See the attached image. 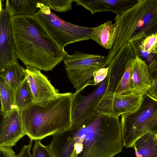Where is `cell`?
I'll list each match as a JSON object with an SVG mask.
<instances>
[{"mask_svg":"<svg viewBox=\"0 0 157 157\" xmlns=\"http://www.w3.org/2000/svg\"><path fill=\"white\" fill-rule=\"evenodd\" d=\"M17 57L26 66L52 71L67 53L34 15L10 17Z\"/></svg>","mask_w":157,"mask_h":157,"instance_id":"6da1fadb","label":"cell"},{"mask_svg":"<svg viewBox=\"0 0 157 157\" xmlns=\"http://www.w3.org/2000/svg\"><path fill=\"white\" fill-rule=\"evenodd\" d=\"M70 129L73 136L74 157H114L122 151L118 117L98 112Z\"/></svg>","mask_w":157,"mask_h":157,"instance_id":"7a4b0ae2","label":"cell"},{"mask_svg":"<svg viewBox=\"0 0 157 157\" xmlns=\"http://www.w3.org/2000/svg\"><path fill=\"white\" fill-rule=\"evenodd\" d=\"M72 94L59 93L33 102L20 111L24 130L30 140H41L71 127Z\"/></svg>","mask_w":157,"mask_h":157,"instance_id":"3957f363","label":"cell"},{"mask_svg":"<svg viewBox=\"0 0 157 157\" xmlns=\"http://www.w3.org/2000/svg\"><path fill=\"white\" fill-rule=\"evenodd\" d=\"M114 21L118 25V33L105 58L107 66L123 45L157 33V0H138L134 6L116 15Z\"/></svg>","mask_w":157,"mask_h":157,"instance_id":"277c9868","label":"cell"},{"mask_svg":"<svg viewBox=\"0 0 157 157\" xmlns=\"http://www.w3.org/2000/svg\"><path fill=\"white\" fill-rule=\"evenodd\" d=\"M41 1L37 4L40 10L34 15L63 49L71 43L92 39L97 27H82L66 21L52 13L50 8Z\"/></svg>","mask_w":157,"mask_h":157,"instance_id":"5b68a950","label":"cell"},{"mask_svg":"<svg viewBox=\"0 0 157 157\" xmlns=\"http://www.w3.org/2000/svg\"><path fill=\"white\" fill-rule=\"evenodd\" d=\"M157 111V100L148 93L144 96L134 111L121 115L120 122L123 147H132L140 136L151 131V121Z\"/></svg>","mask_w":157,"mask_h":157,"instance_id":"8992f818","label":"cell"},{"mask_svg":"<svg viewBox=\"0 0 157 157\" xmlns=\"http://www.w3.org/2000/svg\"><path fill=\"white\" fill-rule=\"evenodd\" d=\"M105 56L75 51L67 53L63 59L67 75L76 91H83L86 86L93 85L94 73L106 66Z\"/></svg>","mask_w":157,"mask_h":157,"instance_id":"52a82bcc","label":"cell"},{"mask_svg":"<svg viewBox=\"0 0 157 157\" xmlns=\"http://www.w3.org/2000/svg\"><path fill=\"white\" fill-rule=\"evenodd\" d=\"M98 84L94 90L86 96L82 94V90L72 94L71 128L78 126L97 113L96 107L107 86V78Z\"/></svg>","mask_w":157,"mask_h":157,"instance_id":"ba28073f","label":"cell"},{"mask_svg":"<svg viewBox=\"0 0 157 157\" xmlns=\"http://www.w3.org/2000/svg\"><path fill=\"white\" fill-rule=\"evenodd\" d=\"M144 95L134 91L125 94L109 93L104 95L96 108L97 112L119 117L136 109L141 102Z\"/></svg>","mask_w":157,"mask_h":157,"instance_id":"9c48e42d","label":"cell"},{"mask_svg":"<svg viewBox=\"0 0 157 157\" xmlns=\"http://www.w3.org/2000/svg\"><path fill=\"white\" fill-rule=\"evenodd\" d=\"M0 126V146L11 147L24 136L20 111L13 109L2 115Z\"/></svg>","mask_w":157,"mask_h":157,"instance_id":"30bf717a","label":"cell"},{"mask_svg":"<svg viewBox=\"0 0 157 157\" xmlns=\"http://www.w3.org/2000/svg\"><path fill=\"white\" fill-rule=\"evenodd\" d=\"M1 3L0 12V70L18 61L13 38L10 17Z\"/></svg>","mask_w":157,"mask_h":157,"instance_id":"8fae6325","label":"cell"},{"mask_svg":"<svg viewBox=\"0 0 157 157\" xmlns=\"http://www.w3.org/2000/svg\"><path fill=\"white\" fill-rule=\"evenodd\" d=\"M135 57L130 43L123 45L115 54L108 67V84L104 94L114 93L126 70L128 62Z\"/></svg>","mask_w":157,"mask_h":157,"instance_id":"7c38bea8","label":"cell"},{"mask_svg":"<svg viewBox=\"0 0 157 157\" xmlns=\"http://www.w3.org/2000/svg\"><path fill=\"white\" fill-rule=\"evenodd\" d=\"M25 71L33 96L34 102L48 100L59 94V91L52 85L40 70L32 67L27 66Z\"/></svg>","mask_w":157,"mask_h":157,"instance_id":"4fadbf2b","label":"cell"},{"mask_svg":"<svg viewBox=\"0 0 157 157\" xmlns=\"http://www.w3.org/2000/svg\"><path fill=\"white\" fill-rule=\"evenodd\" d=\"M75 2L77 5L83 6L92 15L110 11L117 15L135 5L138 0H77Z\"/></svg>","mask_w":157,"mask_h":157,"instance_id":"5bb4252c","label":"cell"},{"mask_svg":"<svg viewBox=\"0 0 157 157\" xmlns=\"http://www.w3.org/2000/svg\"><path fill=\"white\" fill-rule=\"evenodd\" d=\"M130 63L133 91L144 95L148 93L154 79L149 73L147 65L140 58L135 56L131 59Z\"/></svg>","mask_w":157,"mask_h":157,"instance_id":"9a60e30c","label":"cell"},{"mask_svg":"<svg viewBox=\"0 0 157 157\" xmlns=\"http://www.w3.org/2000/svg\"><path fill=\"white\" fill-rule=\"evenodd\" d=\"M109 21L97 27L91 39L106 49L113 47L117 36L118 25Z\"/></svg>","mask_w":157,"mask_h":157,"instance_id":"2e32d148","label":"cell"},{"mask_svg":"<svg viewBox=\"0 0 157 157\" xmlns=\"http://www.w3.org/2000/svg\"><path fill=\"white\" fill-rule=\"evenodd\" d=\"M156 133L150 131L139 138L132 147L136 157H157Z\"/></svg>","mask_w":157,"mask_h":157,"instance_id":"e0dca14e","label":"cell"},{"mask_svg":"<svg viewBox=\"0 0 157 157\" xmlns=\"http://www.w3.org/2000/svg\"><path fill=\"white\" fill-rule=\"evenodd\" d=\"M25 69L18 61H14L0 70V77L14 91L26 77Z\"/></svg>","mask_w":157,"mask_h":157,"instance_id":"ac0fdd59","label":"cell"},{"mask_svg":"<svg viewBox=\"0 0 157 157\" xmlns=\"http://www.w3.org/2000/svg\"><path fill=\"white\" fill-rule=\"evenodd\" d=\"M41 0H6L5 8L10 17L33 15L38 10L37 4Z\"/></svg>","mask_w":157,"mask_h":157,"instance_id":"d6986e66","label":"cell"},{"mask_svg":"<svg viewBox=\"0 0 157 157\" xmlns=\"http://www.w3.org/2000/svg\"><path fill=\"white\" fill-rule=\"evenodd\" d=\"M142 39L132 41L130 43L135 56L145 62L147 66L150 74L154 79L157 77V55L144 50L141 44Z\"/></svg>","mask_w":157,"mask_h":157,"instance_id":"ffe728a7","label":"cell"},{"mask_svg":"<svg viewBox=\"0 0 157 157\" xmlns=\"http://www.w3.org/2000/svg\"><path fill=\"white\" fill-rule=\"evenodd\" d=\"M34 101L33 96L26 77L14 91V108L21 111Z\"/></svg>","mask_w":157,"mask_h":157,"instance_id":"44dd1931","label":"cell"},{"mask_svg":"<svg viewBox=\"0 0 157 157\" xmlns=\"http://www.w3.org/2000/svg\"><path fill=\"white\" fill-rule=\"evenodd\" d=\"M0 95L1 110L3 115L14 108V91L4 80L0 77Z\"/></svg>","mask_w":157,"mask_h":157,"instance_id":"7402d4cb","label":"cell"},{"mask_svg":"<svg viewBox=\"0 0 157 157\" xmlns=\"http://www.w3.org/2000/svg\"><path fill=\"white\" fill-rule=\"evenodd\" d=\"M130 60L128 63L125 71L117 87L115 94H125L133 91L131 78Z\"/></svg>","mask_w":157,"mask_h":157,"instance_id":"603a6c76","label":"cell"},{"mask_svg":"<svg viewBox=\"0 0 157 157\" xmlns=\"http://www.w3.org/2000/svg\"><path fill=\"white\" fill-rule=\"evenodd\" d=\"M73 0H44L41 3L45 6L58 12H65L72 9Z\"/></svg>","mask_w":157,"mask_h":157,"instance_id":"cb8c5ba5","label":"cell"},{"mask_svg":"<svg viewBox=\"0 0 157 157\" xmlns=\"http://www.w3.org/2000/svg\"><path fill=\"white\" fill-rule=\"evenodd\" d=\"M35 141L33 148L32 157H53L48 146L44 145L41 140Z\"/></svg>","mask_w":157,"mask_h":157,"instance_id":"d4e9b609","label":"cell"},{"mask_svg":"<svg viewBox=\"0 0 157 157\" xmlns=\"http://www.w3.org/2000/svg\"><path fill=\"white\" fill-rule=\"evenodd\" d=\"M157 42V33L150 35L142 39L141 44L144 50L151 52V49Z\"/></svg>","mask_w":157,"mask_h":157,"instance_id":"484cf974","label":"cell"},{"mask_svg":"<svg viewBox=\"0 0 157 157\" xmlns=\"http://www.w3.org/2000/svg\"><path fill=\"white\" fill-rule=\"evenodd\" d=\"M109 67L100 69L94 72V75L93 83L94 85H97L104 80L107 76Z\"/></svg>","mask_w":157,"mask_h":157,"instance_id":"4316f807","label":"cell"},{"mask_svg":"<svg viewBox=\"0 0 157 157\" xmlns=\"http://www.w3.org/2000/svg\"><path fill=\"white\" fill-rule=\"evenodd\" d=\"M16 156L11 147L0 146V157H16Z\"/></svg>","mask_w":157,"mask_h":157,"instance_id":"83f0119b","label":"cell"},{"mask_svg":"<svg viewBox=\"0 0 157 157\" xmlns=\"http://www.w3.org/2000/svg\"><path fill=\"white\" fill-rule=\"evenodd\" d=\"M148 93L153 98L157 100V77L154 79L153 83Z\"/></svg>","mask_w":157,"mask_h":157,"instance_id":"f1b7e54d","label":"cell"},{"mask_svg":"<svg viewBox=\"0 0 157 157\" xmlns=\"http://www.w3.org/2000/svg\"><path fill=\"white\" fill-rule=\"evenodd\" d=\"M152 128L151 131L157 132V111L151 121Z\"/></svg>","mask_w":157,"mask_h":157,"instance_id":"f546056e","label":"cell"},{"mask_svg":"<svg viewBox=\"0 0 157 157\" xmlns=\"http://www.w3.org/2000/svg\"><path fill=\"white\" fill-rule=\"evenodd\" d=\"M151 52L157 55V42L152 48L151 49Z\"/></svg>","mask_w":157,"mask_h":157,"instance_id":"4dcf8cb0","label":"cell"}]
</instances>
